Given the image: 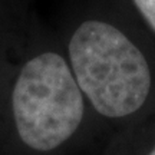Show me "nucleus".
I'll return each mask as SVG.
<instances>
[{
    "mask_svg": "<svg viewBox=\"0 0 155 155\" xmlns=\"http://www.w3.org/2000/svg\"><path fill=\"white\" fill-rule=\"evenodd\" d=\"M105 144L58 36L32 29L0 78V155H99Z\"/></svg>",
    "mask_w": 155,
    "mask_h": 155,
    "instance_id": "1",
    "label": "nucleus"
},
{
    "mask_svg": "<svg viewBox=\"0 0 155 155\" xmlns=\"http://www.w3.org/2000/svg\"><path fill=\"white\" fill-rule=\"evenodd\" d=\"M58 39L106 141L155 112V45L138 23L85 15Z\"/></svg>",
    "mask_w": 155,
    "mask_h": 155,
    "instance_id": "2",
    "label": "nucleus"
},
{
    "mask_svg": "<svg viewBox=\"0 0 155 155\" xmlns=\"http://www.w3.org/2000/svg\"><path fill=\"white\" fill-rule=\"evenodd\" d=\"M99 155H155V112L112 135Z\"/></svg>",
    "mask_w": 155,
    "mask_h": 155,
    "instance_id": "3",
    "label": "nucleus"
},
{
    "mask_svg": "<svg viewBox=\"0 0 155 155\" xmlns=\"http://www.w3.org/2000/svg\"><path fill=\"white\" fill-rule=\"evenodd\" d=\"M32 29L0 23V78L26 42Z\"/></svg>",
    "mask_w": 155,
    "mask_h": 155,
    "instance_id": "4",
    "label": "nucleus"
},
{
    "mask_svg": "<svg viewBox=\"0 0 155 155\" xmlns=\"http://www.w3.org/2000/svg\"><path fill=\"white\" fill-rule=\"evenodd\" d=\"M131 6L138 25L155 45V0H131Z\"/></svg>",
    "mask_w": 155,
    "mask_h": 155,
    "instance_id": "5",
    "label": "nucleus"
}]
</instances>
